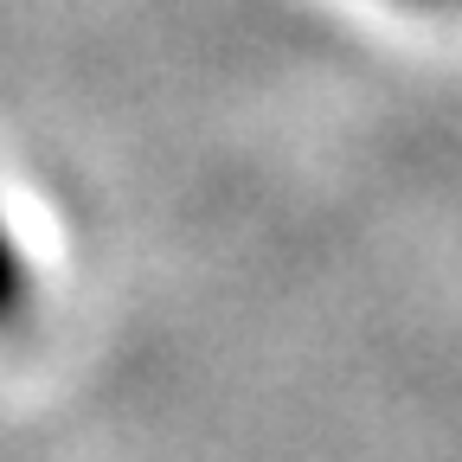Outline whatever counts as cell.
<instances>
[{
    "instance_id": "6da1fadb",
    "label": "cell",
    "mask_w": 462,
    "mask_h": 462,
    "mask_svg": "<svg viewBox=\"0 0 462 462\" xmlns=\"http://www.w3.org/2000/svg\"><path fill=\"white\" fill-rule=\"evenodd\" d=\"M32 296H39L32 251L20 245V231L0 218V334H14V328L32 315Z\"/></svg>"
},
{
    "instance_id": "7a4b0ae2",
    "label": "cell",
    "mask_w": 462,
    "mask_h": 462,
    "mask_svg": "<svg viewBox=\"0 0 462 462\" xmlns=\"http://www.w3.org/2000/svg\"><path fill=\"white\" fill-rule=\"evenodd\" d=\"M398 7H449V0H398Z\"/></svg>"
}]
</instances>
